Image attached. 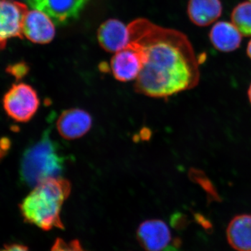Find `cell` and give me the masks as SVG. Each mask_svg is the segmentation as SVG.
Returning a JSON list of instances; mask_svg holds the SVG:
<instances>
[{"instance_id":"9c48e42d","label":"cell","mask_w":251,"mask_h":251,"mask_svg":"<svg viewBox=\"0 0 251 251\" xmlns=\"http://www.w3.org/2000/svg\"><path fill=\"white\" fill-rule=\"evenodd\" d=\"M92 123V117L88 112L80 108H70L64 110L59 115L56 128L62 138L74 140L87 134Z\"/></svg>"},{"instance_id":"e0dca14e","label":"cell","mask_w":251,"mask_h":251,"mask_svg":"<svg viewBox=\"0 0 251 251\" xmlns=\"http://www.w3.org/2000/svg\"><path fill=\"white\" fill-rule=\"evenodd\" d=\"M6 71L16 78L21 79L27 74L28 67L24 63H18L8 67Z\"/></svg>"},{"instance_id":"3957f363","label":"cell","mask_w":251,"mask_h":251,"mask_svg":"<svg viewBox=\"0 0 251 251\" xmlns=\"http://www.w3.org/2000/svg\"><path fill=\"white\" fill-rule=\"evenodd\" d=\"M67 162L58 144L51 138L50 128L40 139L30 145L23 153L20 166L23 182L34 187L41 181L61 176Z\"/></svg>"},{"instance_id":"4fadbf2b","label":"cell","mask_w":251,"mask_h":251,"mask_svg":"<svg viewBox=\"0 0 251 251\" xmlns=\"http://www.w3.org/2000/svg\"><path fill=\"white\" fill-rule=\"evenodd\" d=\"M209 39L216 49L221 52H229L240 46L242 34L232 23L221 21L213 26L209 33Z\"/></svg>"},{"instance_id":"8992f818","label":"cell","mask_w":251,"mask_h":251,"mask_svg":"<svg viewBox=\"0 0 251 251\" xmlns=\"http://www.w3.org/2000/svg\"><path fill=\"white\" fill-rule=\"evenodd\" d=\"M137 238L146 251H175L169 227L164 221L148 220L140 225Z\"/></svg>"},{"instance_id":"7a4b0ae2","label":"cell","mask_w":251,"mask_h":251,"mask_svg":"<svg viewBox=\"0 0 251 251\" xmlns=\"http://www.w3.org/2000/svg\"><path fill=\"white\" fill-rule=\"evenodd\" d=\"M71 192L70 181L61 176L41 181L20 204L25 221L46 231L64 229L61 211Z\"/></svg>"},{"instance_id":"5bb4252c","label":"cell","mask_w":251,"mask_h":251,"mask_svg":"<svg viewBox=\"0 0 251 251\" xmlns=\"http://www.w3.org/2000/svg\"><path fill=\"white\" fill-rule=\"evenodd\" d=\"M227 239L237 251H251V215L234 216L227 226Z\"/></svg>"},{"instance_id":"d6986e66","label":"cell","mask_w":251,"mask_h":251,"mask_svg":"<svg viewBox=\"0 0 251 251\" xmlns=\"http://www.w3.org/2000/svg\"><path fill=\"white\" fill-rule=\"evenodd\" d=\"M0 251H29L27 247L21 244H12L4 246Z\"/></svg>"},{"instance_id":"7402d4cb","label":"cell","mask_w":251,"mask_h":251,"mask_svg":"<svg viewBox=\"0 0 251 251\" xmlns=\"http://www.w3.org/2000/svg\"></svg>"},{"instance_id":"9a60e30c","label":"cell","mask_w":251,"mask_h":251,"mask_svg":"<svg viewBox=\"0 0 251 251\" xmlns=\"http://www.w3.org/2000/svg\"><path fill=\"white\" fill-rule=\"evenodd\" d=\"M231 20L242 36H251V1L238 4L232 11Z\"/></svg>"},{"instance_id":"ffe728a7","label":"cell","mask_w":251,"mask_h":251,"mask_svg":"<svg viewBox=\"0 0 251 251\" xmlns=\"http://www.w3.org/2000/svg\"><path fill=\"white\" fill-rule=\"evenodd\" d=\"M247 54L249 58L251 59V40L249 41V44H248Z\"/></svg>"},{"instance_id":"7c38bea8","label":"cell","mask_w":251,"mask_h":251,"mask_svg":"<svg viewBox=\"0 0 251 251\" xmlns=\"http://www.w3.org/2000/svg\"><path fill=\"white\" fill-rule=\"evenodd\" d=\"M221 0H189L187 13L191 22L206 27L215 22L222 14Z\"/></svg>"},{"instance_id":"2e32d148","label":"cell","mask_w":251,"mask_h":251,"mask_svg":"<svg viewBox=\"0 0 251 251\" xmlns=\"http://www.w3.org/2000/svg\"><path fill=\"white\" fill-rule=\"evenodd\" d=\"M51 251H87L83 249L78 240L66 242L62 239H57Z\"/></svg>"},{"instance_id":"52a82bcc","label":"cell","mask_w":251,"mask_h":251,"mask_svg":"<svg viewBox=\"0 0 251 251\" xmlns=\"http://www.w3.org/2000/svg\"><path fill=\"white\" fill-rule=\"evenodd\" d=\"M89 0H27L34 9L47 14L54 24L64 25L79 16Z\"/></svg>"},{"instance_id":"ac0fdd59","label":"cell","mask_w":251,"mask_h":251,"mask_svg":"<svg viewBox=\"0 0 251 251\" xmlns=\"http://www.w3.org/2000/svg\"><path fill=\"white\" fill-rule=\"evenodd\" d=\"M10 146H11V142L7 138H3V139L0 140V160L9 151Z\"/></svg>"},{"instance_id":"44dd1931","label":"cell","mask_w":251,"mask_h":251,"mask_svg":"<svg viewBox=\"0 0 251 251\" xmlns=\"http://www.w3.org/2000/svg\"><path fill=\"white\" fill-rule=\"evenodd\" d=\"M248 97H249V101L251 104V83L249 87V90H248Z\"/></svg>"},{"instance_id":"ba28073f","label":"cell","mask_w":251,"mask_h":251,"mask_svg":"<svg viewBox=\"0 0 251 251\" xmlns=\"http://www.w3.org/2000/svg\"><path fill=\"white\" fill-rule=\"evenodd\" d=\"M141 51L133 44L115 52L110 62L113 76L121 82H128L136 79L143 68Z\"/></svg>"},{"instance_id":"8fae6325","label":"cell","mask_w":251,"mask_h":251,"mask_svg":"<svg viewBox=\"0 0 251 251\" xmlns=\"http://www.w3.org/2000/svg\"><path fill=\"white\" fill-rule=\"evenodd\" d=\"M98 40L100 46L110 52H117L129 44L128 26L116 19H110L100 26Z\"/></svg>"},{"instance_id":"30bf717a","label":"cell","mask_w":251,"mask_h":251,"mask_svg":"<svg viewBox=\"0 0 251 251\" xmlns=\"http://www.w3.org/2000/svg\"><path fill=\"white\" fill-rule=\"evenodd\" d=\"M54 24L52 20L43 11L37 9L28 11L23 23V36L35 44H49L55 35Z\"/></svg>"},{"instance_id":"5b68a950","label":"cell","mask_w":251,"mask_h":251,"mask_svg":"<svg viewBox=\"0 0 251 251\" xmlns=\"http://www.w3.org/2000/svg\"><path fill=\"white\" fill-rule=\"evenodd\" d=\"M28 12L25 4L12 0H0V50L9 39H23V26Z\"/></svg>"},{"instance_id":"6da1fadb","label":"cell","mask_w":251,"mask_h":251,"mask_svg":"<svg viewBox=\"0 0 251 251\" xmlns=\"http://www.w3.org/2000/svg\"><path fill=\"white\" fill-rule=\"evenodd\" d=\"M130 44L141 51L143 65L136 78L138 93L167 99L198 85L199 61L186 34L144 18L128 25Z\"/></svg>"},{"instance_id":"277c9868","label":"cell","mask_w":251,"mask_h":251,"mask_svg":"<svg viewBox=\"0 0 251 251\" xmlns=\"http://www.w3.org/2000/svg\"><path fill=\"white\" fill-rule=\"evenodd\" d=\"M40 105L37 92L25 83L15 84L5 94L3 106L16 122L25 123L34 117Z\"/></svg>"}]
</instances>
